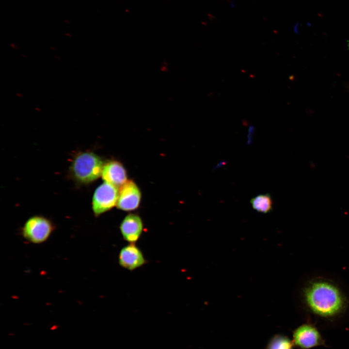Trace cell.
Returning a JSON list of instances; mask_svg holds the SVG:
<instances>
[{
    "label": "cell",
    "instance_id": "1",
    "mask_svg": "<svg viewBox=\"0 0 349 349\" xmlns=\"http://www.w3.org/2000/svg\"><path fill=\"white\" fill-rule=\"evenodd\" d=\"M303 297L313 314L326 318L338 316L344 311L347 304L340 288L325 279H316L308 283L303 289Z\"/></svg>",
    "mask_w": 349,
    "mask_h": 349
},
{
    "label": "cell",
    "instance_id": "2",
    "mask_svg": "<svg viewBox=\"0 0 349 349\" xmlns=\"http://www.w3.org/2000/svg\"><path fill=\"white\" fill-rule=\"evenodd\" d=\"M105 162L98 155L91 151H82L74 157L69 172L71 177L79 184L86 185L101 176Z\"/></svg>",
    "mask_w": 349,
    "mask_h": 349
},
{
    "label": "cell",
    "instance_id": "3",
    "mask_svg": "<svg viewBox=\"0 0 349 349\" xmlns=\"http://www.w3.org/2000/svg\"><path fill=\"white\" fill-rule=\"evenodd\" d=\"M52 222L48 218L41 216H34L29 218L25 222L22 233L28 241L34 244H40L46 241L54 230Z\"/></svg>",
    "mask_w": 349,
    "mask_h": 349
},
{
    "label": "cell",
    "instance_id": "4",
    "mask_svg": "<svg viewBox=\"0 0 349 349\" xmlns=\"http://www.w3.org/2000/svg\"><path fill=\"white\" fill-rule=\"evenodd\" d=\"M119 189L104 182L95 190L92 198V210L95 217L116 206Z\"/></svg>",
    "mask_w": 349,
    "mask_h": 349
},
{
    "label": "cell",
    "instance_id": "5",
    "mask_svg": "<svg viewBox=\"0 0 349 349\" xmlns=\"http://www.w3.org/2000/svg\"><path fill=\"white\" fill-rule=\"evenodd\" d=\"M293 342L301 349H311L325 346V340L317 328L311 323L303 324L293 333Z\"/></svg>",
    "mask_w": 349,
    "mask_h": 349
},
{
    "label": "cell",
    "instance_id": "6",
    "mask_svg": "<svg viewBox=\"0 0 349 349\" xmlns=\"http://www.w3.org/2000/svg\"><path fill=\"white\" fill-rule=\"evenodd\" d=\"M142 193L136 183L128 180L119 188L117 207L124 211L137 209L140 204Z\"/></svg>",
    "mask_w": 349,
    "mask_h": 349
},
{
    "label": "cell",
    "instance_id": "7",
    "mask_svg": "<svg viewBox=\"0 0 349 349\" xmlns=\"http://www.w3.org/2000/svg\"><path fill=\"white\" fill-rule=\"evenodd\" d=\"M143 252L136 243L124 246L118 254V263L123 268L132 271L147 263Z\"/></svg>",
    "mask_w": 349,
    "mask_h": 349
},
{
    "label": "cell",
    "instance_id": "8",
    "mask_svg": "<svg viewBox=\"0 0 349 349\" xmlns=\"http://www.w3.org/2000/svg\"><path fill=\"white\" fill-rule=\"evenodd\" d=\"M119 229L124 240L128 243H136L143 234V223L139 215L130 213L122 220Z\"/></svg>",
    "mask_w": 349,
    "mask_h": 349
},
{
    "label": "cell",
    "instance_id": "9",
    "mask_svg": "<svg viewBox=\"0 0 349 349\" xmlns=\"http://www.w3.org/2000/svg\"><path fill=\"white\" fill-rule=\"evenodd\" d=\"M101 177L104 182L119 189L128 180L125 168L120 162L115 160L105 163Z\"/></svg>",
    "mask_w": 349,
    "mask_h": 349
},
{
    "label": "cell",
    "instance_id": "10",
    "mask_svg": "<svg viewBox=\"0 0 349 349\" xmlns=\"http://www.w3.org/2000/svg\"><path fill=\"white\" fill-rule=\"evenodd\" d=\"M250 203L254 210L260 213H268L273 209V200L269 193L257 195L251 199Z\"/></svg>",
    "mask_w": 349,
    "mask_h": 349
},
{
    "label": "cell",
    "instance_id": "11",
    "mask_svg": "<svg viewBox=\"0 0 349 349\" xmlns=\"http://www.w3.org/2000/svg\"><path fill=\"white\" fill-rule=\"evenodd\" d=\"M294 344L288 337L277 334L269 341L266 349H293Z\"/></svg>",
    "mask_w": 349,
    "mask_h": 349
}]
</instances>
